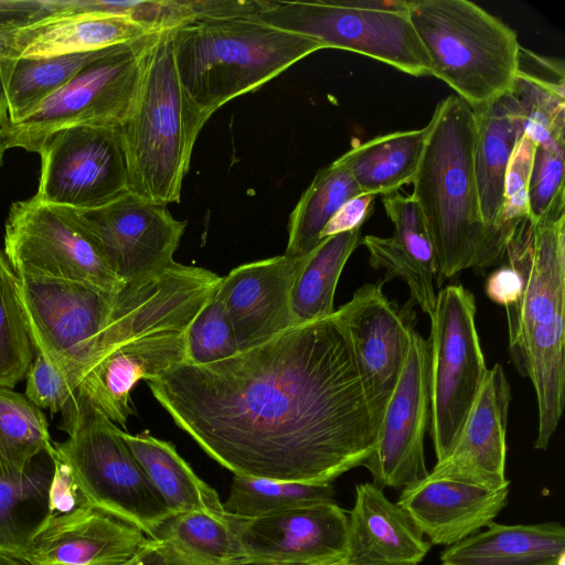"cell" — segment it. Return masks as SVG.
Masks as SVG:
<instances>
[{
	"label": "cell",
	"mask_w": 565,
	"mask_h": 565,
	"mask_svg": "<svg viewBox=\"0 0 565 565\" xmlns=\"http://www.w3.org/2000/svg\"><path fill=\"white\" fill-rule=\"evenodd\" d=\"M147 536L138 527L86 502L71 512L44 515L33 530L28 565H120Z\"/></svg>",
	"instance_id": "20"
},
{
	"label": "cell",
	"mask_w": 565,
	"mask_h": 565,
	"mask_svg": "<svg viewBox=\"0 0 565 565\" xmlns=\"http://www.w3.org/2000/svg\"><path fill=\"white\" fill-rule=\"evenodd\" d=\"M523 288L519 271L509 264L493 270L486 280V294L497 305L508 307L518 301Z\"/></svg>",
	"instance_id": "46"
},
{
	"label": "cell",
	"mask_w": 565,
	"mask_h": 565,
	"mask_svg": "<svg viewBox=\"0 0 565 565\" xmlns=\"http://www.w3.org/2000/svg\"><path fill=\"white\" fill-rule=\"evenodd\" d=\"M430 422L429 347L413 330L406 360L382 416L376 445L363 463L380 489L425 479V435Z\"/></svg>",
	"instance_id": "14"
},
{
	"label": "cell",
	"mask_w": 565,
	"mask_h": 565,
	"mask_svg": "<svg viewBox=\"0 0 565 565\" xmlns=\"http://www.w3.org/2000/svg\"><path fill=\"white\" fill-rule=\"evenodd\" d=\"M525 116L524 132L536 143L565 138V68L561 58L520 46L509 90Z\"/></svg>",
	"instance_id": "30"
},
{
	"label": "cell",
	"mask_w": 565,
	"mask_h": 565,
	"mask_svg": "<svg viewBox=\"0 0 565 565\" xmlns=\"http://www.w3.org/2000/svg\"><path fill=\"white\" fill-rule=\"evenodd\" d=\"M6 150H7V146H6L4 141H3V139L0 138V164L2 162V158H3V154H4Z\"/></svg>",
	"instance_id": "50"
},
{
	"label": "cell",
	"mask_w": 565,
	"mask_h": 565,
	"mask_svg": "<svg viewBox=\"0 0 565 565\" xmlns=\"http://www.w3.org/2000/svg\"><path fill=\"white\" fill-rule=\"evenodd\" d=\"M339 309L364 395L379 428L406 360L413 323L408 315L384 295L382 287L374 284L358 288Z\"/></svg>",
	"instance_id": "17"
},
{
	"label": "cell",
	"mask_w": 565,
	"mask_h": 565,
	"mask_svg": "<svg viewBox=\"0 0 565 565\" xmlns=\"http://www.w3.org/2000/svg\"><path fill=\"white\" fill-rule=\"evenodd\" d=\"M285 254L233 268L218 284L238 351L296 326L291 291L303 264Z\"/></svg>",
	"instance_id": "21"
},
{
	"label": "cell",
	"mask_w": 565,
	"mask_h": 565,
	"mask_svg": "<svg viewBox=\"0 0 565 565\" xmlns=\"http://www.w3.org/2000/svg\"><path fill=\"white\" fill-rule=\"evenodd\" d=\"M382 203L394 225V233L390 237H362L370 265L374 269H384L386 280L403 279L414 301L430 316L437 296L434 286L437 262L424 214L412 195L395 192L383 195Z\"/></svg>",
	"instance_id": "26"
},
{
	"label": "cell",
	"mask_w": 565,
	"mask_h": 565,
	"mask_svg": "<svg viewBox=\"0 0 565 565\" xmlns=\"http://www.w3.org/2000/svg\"><path fill=\"white\" fill-rule=\"evenodd\" d=\"M375 199L374 194H360L347 201L327 223L320 234V241L361 228L373 213Z\"/></svg>",
	"instance_id": "45"
},
{
	"label": "cell",
	"mask_w": 565,
	"mask_h": 565,
	"mask_svg": "<svg viewBox=\"0 0 565 565\" xmlns=\"http://www.w3.org/2000/svg\"><path fill=\"white\" fill-rule=\"evenodd\" d=\"M237 352L234 330L216 288L188 328L185 362L203 365L227 359Z\"/></svg>",
	"instance_id": "39"
},
{
	"label": "cell",
	"mask_w": 565,
	"mask_h": 565,
	"mask_svg": "<svg viewBox=\"0 0 565 565\" xmlns=\"http://www.w3.org/2000/svg\"><path fill=\"white\" fill-rule=\"evenodd\" d=\"M54 12L6 31L0 57L43 58L104 51L152 34L130 19L105 12L70 9L53 0Z\"/></svg>",
	"instance_id": "23"
},
{
	"label": "cell",
	"mask_w": 565,
	"mask_h": 565,
	"mask_svg": "<svg viewBox=\"0 0 565 565\" xmlns=\"http://www.w3.org/2000/svg\"><path fill=\"white\" fill-rule=\"evenodd\" d=\"M75 212L125 284L170 266L186 227L167 205L130 191L103 206Z\"/></svg>",
	"instance_id": "15"
},
{
	"label": "cell",
	"mask_w": 565,
	"mask_h": 565,
	"mask_svg": "<svg viewBox=\"0 0 565 565\" xmlns=\"http://www.w3.org/2000/svg\"><path fill=\"white\" fill-rule=\"evenodd\" d=\"M275 28L377 60L412 76H430L428 55L406 0H265L256 15Z\"/></svg>",
	"instance_id": "8"
},
{
	"label": "cell",
	"mask_w": 565,
	"mask_h": 565,
	"mask_svg": "<svg viewBox=\"0 0 565 565\" xmlns=\"http://www.w3.org/2000/svg\"><path fill=\"white\" fill-rule=\"evenodd\" d=\"M190 323L152 328L107 351L84 371L77 391L114 424L125 427L134 414L130 393L137 382L186 361Z\"/></svg>",
	"instance_id": "18"
},
{
	"label": "cell",
	"mask_w": 565,
	"mask_h": 565,
	"mask_svg": "<svg viewBox=\"0 0 565 565\" xmlns=\"http://www.w3.org/2000/svg\"><path fill=\"white\" fill-rule=\"evenodd\" d=\"M53 469L46 454L25 473L0 458V555L24 562L28 541L46 513Z\"/></svg>",
	"instance_id": "31"
},
{
	"label": "cell",
	"mask_w": 565,
	"mask_h": 565,
	"mask_svg": "<svg viewBox=\"0 0 565 565\" xmlns=\"http://www.w3.org/2000/svg\"><path fill=\"white\" fill-rule=\"evenodd\" d=\"M476 119L473 169L486 242L479 271L498 265L511 238L503 224L504 180L525 116L508 92L473 111Z\"/></svg>",
	"instance_id": "22"
},
{
	"label": "cell",
	"mask_w": 565,
	"mask_h": 565,
	"mask_svg": "<svg viewBox=\"0 0 565 565\" xmlns=\"http://www.w3.org/2000/svg\"><path fill=\"white\" fill-rule=\"evenodd\" d=\"M61 413L68 437L54 443L55 451L85 500L153 539L171 513L120 429L77 390Z\"/></svg>",
	"instance_id": "7"
},
{
	"label": "cell",
	"mask_w": 565,
	"mask_h": 565,
	"mask_svg": "<svg viewBox=\"0 0 565 565\" xmlns=\"http://www.w3.org/2000/svg\"><path fill=\"white\" fill-rule=\"evenodd\" d=\"M3 253L20 278L75 281L108 292L125 285L74 209L35 196L11 205Z\"/></svg>",
	"instance_id": "11"
},
{
	"label": "cell",
	"mask_w": 565,
	"mask_h": 565,
	"mask_svg": "<svg viewBox=\"0 0 565 565\" xmlns=\"http://www.w3.org/2000/svg\"><path fill=\"white\" fill-rule=\"evenodd\" d=\"M18 279L36 353L78 385L97 354L117 291L75 281Z\"/></svg>",
	"instance_id": "12"
},
{
	"label": "cell",
	"mask_w": 565,
	"mask_h": 565,
	"mask_svg": "<svg viewBox=\"0 0 565 565\" xmlns=\"http://www.w3.org/2000/svg\"><path fill=\"white\" fill-rule=\"evenodd\" d=\"M179 428L233 475L331 483L376 445L340 309L209 364L147 380Z\"/></svg>",
	"instance_id": "1"
},
{
	"label": "cell",
	"mask_w": 565,
	"mask_h": 565,
	"mask_svg": "<svg viewBox=\"0 0 565 565\" xmlns=\"http://www.w3.org/2000/svg\"><path fill=\"white\" fill-rule=\"evenodd\" d=\"M228 520L237 565H322L339 563L344 554L348 512L334 501L258 518L228 514Z\"/></svg>",
	"instance_id": "16"
},
{
	"label": "cell",
	"mask_w": 565,
	"mask_h": 565,
	"mask_svg": "<svg viewBox=\"0 0 565 565\" xmlns=\"http://www.w3.org/2000/svg\"><path fill=\"white\" fill-rule=\"evenodd\" d=\"M52 460L54 469L49 487L46 515L67 513L87 502L77 487L71 468L56 451Z\"/></svg>",
	"instance_id": "44"
},
{
	"label": "cell",
	"mask_w": 565,
	"mask_h": 565,
	"mask_svg": "<svg viewBox=\"0 0 565 565\" xmlns=\"http://www.w3.org/2000/svg\"><path fill=\"white\" fill-rule=\"evenodd\" d=\"M536 143L523 131L510 157L504 180L503 224L512 236L529 216L527 191Z\"/></svg>",
	"instance_id": "42"
},
{
	"label": "cell",
	"mask_w": 565,
	"mask_h": 565,
	"mask_svg": "<svg viewBox=\"0 0 565 565\" xmlns=\"http://www.w3.org/2000/svg\"><path fill=\"white\" fill-rule=\"evenodd\" d=\"M107 50L43 58L0 57L10 124L23 118Z\"/></svg>",
	"instance_id": "35"
},
{
	"label": "cell",
	"mask_w": 565,
	"mask_h": 565,
	"mask_svg": "<svg viewBox=\"0 0 565 565\" xmlns=\"http://www.w3.org/2000/svg\"><path fill=\"white\" fill-rule=\"evenodd\" d=\"M181 86L207 121L230 100L326 49L318 40L291 33L254 17L210 18L171 30Z\"/></svg>",
	"instance_id": "3"
},
{
	"label": "cell",
	"mask_w": 565,
	"mask_h": 565,
	"mask_svg": "<svg viewBox=\"0 0 565 565\" xmlns=\"http://www.w3.org/2000/svg\"><path fill=\"white\" fill-rule=\"evenodd\" d=\"M409 21L430 63L477 111L511 89L521 44L514 30L467 0L408 1Z\"/></svg>",
	"instance_id": "6"
},
{
	"label": "cell",
	"mask_w": 565,
	"mask_h": 565,
	"mask_svg": "<svg viewBox=\"0 0 565 565\" xmlns=\"http://www.w3.org/2000/svg\"><path fill=\"white\" fill-rule=\"evenodd\" d=\"M77 390L75 380L68 377L41 354L36 353L26 373L24 395L39 408L51 414L61 412Z\"/></svg>",
	"instance_id": "43"
},
{
	"label": "cell",
	"mask_w": 565,
	"mask_h": 565,
	"mask_svg": "<svg viewBox=\"0 0 565 565\" xmlns=\"http://www.w3.org/2000/svg\"><path fill=\"white\" fill-rule=\"evenodd\" d=\"M322 565H340L339 563H332V564H322Z\"/></svg>",
	"instance_id": "51"
},
{
	"label": "cell",
	"mask_w": 565,
	"mask_h": 565,
	"mask_svg": "<svg viewBox=\"0 0 565 565\" xmlns=\"http://www.w3.org/2000/svg\"><path fill=\"white\" fill-rule=\"evenodd\" d=\"M0 565H28V564H25L24 562H22L20 559H17V558L0 555Z\"/></svg>",
	"instance_id": "49"
},
{
	"label": "cell",
	"mask_w": 565,
	"mask_h": 565,
	"mask_svg": "<svg viewBox=\"0 0 565 565\" xmlns=\"http://www.w3.org/2000/svg\"><path fill=\"white\" fill-rule=\"evenodd\" d=\"M413 194L434 245L438 287L465 269L479 271L486 242L473 169L475 113L457 95L440 100Z\"/></svg>",
	"instance_id": "4"
},
{
	"label": "cell",
	"mask_w": 565,
	"mask_h": 565,
	"mask_svg": "<svg viewBox=\"0 0 565 565\" xmlns=\"http://www.w3.org/2000/svg\"><path fill=\"white\" fill-rule=\"evenodd\" d=\"M564 151L565 138L536 145L527 191L532 222L565 213Z\"/></svg>",
	"instance_id": "40"
},
{
	"label": "cell",
	"mask_w": 565,
	"mask_h": 565,
	"mask_svg": "<svg viewBox=\"0 0 565 565\" xmlns=\"http://www.w3.org/2000/svg\"><path fill=\"white\" fill-rule=\"evenodd\" d=\"M36 152L41 174L34 196L43 203L92 210L129 191L119 128H65L46 137Z\"/></svg>",
	"instance_id": "13"
},
{
	"label": "cell",
	"mask_w": 565,
	"mask_h": 565,
	"mask_svg": "<svg viewBox=\"0 0 565 565\" xmlns=\"http://www.w3.org/2000/svg\"><path fill=\"white\" fill-rule=\"evenodd\" d=\"M17 25H20V24H15L10 21L0 19V41L6 31H8L9 29H12ZM9 124H10V119H9V114H8V105H7L2 77H1V73H0V138L3 139V135L7 131Z\"/></svg>",
	"instance_id": "48"
},
{
	"label": "cell",
	"mask_w": 565,
	"mask_h": 565,
	"mask_svg": "<svg viewBox=\"0 0 565 565\" xmlns=\"http://www.w3.org/2000/svg\"><path fill=\"white\" fill-rule=\"evenodd\" d=\"M428 132L429 124L377 136L351 147L334 161L351 173L363 194H392L413 183Z\"/></svg>",
	"instance_id": "28"
},
{
	"label": "cell",
	"mask_w": 565,
	"mask_h": 565,
	"mask_svg": "<svg viewBox=\"0 0 565 565\" xmlns=\"http://www.w3.org/2000/svg\"><path fill=\"white\" fill-rule=\"evenodd\" d=\"M120 565H173L158 543L147 537L138 551Z\"/></svg>",
	"instance_id": "47"
},
{
	"label": "cell",
	"mask_w": 565,
	"mask_h": 565,
	"mask_svg": "<svg viewBox=\"0 0 565 565\" xmlns=\"http://www.w3.org/2000/svg\"><path fill=\"white\" fill-rule=\"evenodd\" d=\"M156 33L108 49L3 135L7 149L36 152L50 135L70 127L120 128L136 99L146 52Z\"/></svg>",
	"instance_id": "9"
},
{
	"label": "cell",
	"mask_w": 565,
	"mask_h": 565,
	"mask_svg": "<svg viewBox=\"0 0 565 565\" xmlns=\"http://www.w3.org/2000/svg\"><path fill=\"white\" fill-rule=\"evenodd\" d=\"M152 540L173 565H237L236 540L226 512L170 514Z\"/></svg>",
	"instance_id": "32"
},
{
	"label": "cell",
	"mask_w": 565,
	"mask_h": 565,
	"mask_svg": "<svg viewBox=\"0 0 565 565\" xmlns=\"http://www.w3.org/2000/svg\"><path fill=\"white\" fill-rule=\"evenodd\" d=\"M35 355L18 276L0 252V385L12 388L25 377Z\"/></svg>",
	"instance_id": "38"
},
{
	"label": "cell",
	"mask_w": 565,
	"mask_h": 565,
	"mask_svg": "<svg viewBox=\"0 0 565 565\" xmlns=\"http://www.w3.org/2000/svg\"><path fill=\"white\" fill-rule=\"evenodd\" d=\"M120 436L171 514L191 511L225 513L217 492L193 471L173 444L148 430L131 435L120 429Z\"/></svg>",
	"instance_id": "29"
},
{
	"label": "cell",
	"mask_w": 565,
	"mask_h": 565,
	"mask_svg": "<svg viewBox=\"0 0 565 565\" xmlns=\"http://www.w3.org/2000/svg\"><path fill=\"white\" fill-rule=\"evenodd\" d=\"M331 483L309 484L234 475L226 513L241 518H258L333 500Z\"/></svg>",
	"instance_id": "37"
},
{
	"label": "cell",
	"mask_w": 565,
	"mask_h": 565,
	"mask_svg": "<svg viewBox=\"0 0 565 565\" xmlns=\"http://www.w3.org/2000/svg\"><path fill=\"white\" fill-rule=\"evenodd\" d=\"M509 487H482L426 477L396 502L430 544L454 545L488 526L507 505Z\"/></svg>",
	"instance_id": "24"
},
{
	"label": "cell",
	"mask_w": 565,
	"mask_h": 565,
	"mask_svg": "<svg viewBox=\"0 0 565 565\" xmlns=\"http://www.w3.org/2000/svg\"><path fill=\"white\" fill-rule=\"evenodd\" d=\"M361 228L326 237L305 256L291 291L295 323L331 316L341 273L361 244Z\"/></svg>",
	"instance_id": "33"
},
{
	"label": "cell",
	"mask_w": 565,
	"mask_h": 565,
	"mask_svg": "<svg viewBox=\"0 0 565 565\" xmlns=\"http://www.w3.org/2000/svg\"><path fill=\"white\" fill-rule=\"evenodd\" d=\"M360 194L363 193L343 166L333 161L320 169L289 216L285 255L300 258L309 254L320 243L322 230L337 211Z\"/></svg>",
	"instance_id": "34"
},
{
	"label": "cell",
	"mask_w": 565,
	"mask_h": 565,
	"mask_svg": "<svg viewBox=\"0 0 565 565\" xmlns=\"http://www.w3.org/2000/svg\"><path fill=\"white\" fill-rule=\"evenodd\" d=\"M511 388L502 366L488 369L449 452L428 473L489 490L507 488V424Z\"/></svg>",
	"instance_id": "19"
},
{
	"label": "cell",
	"mask_w": 565,
	"mask_h": 565,
	"mask_svg": "<svg viewBox=\"0 0 565 565\" xmlns=\"http://www.w3.org/2000/svg\"><path fill=\"white\" fill-rule=\"evenodd\" d=\"M44 454L52 458L55 447L41 408L0 385V458L17 473H25Z\"/></svg>",
	"instance_id": "36"
},
{
	"label": "cell",
	"mask_w": 565,
	"mask_h": 565,
	"mask_svg": "<svg viewBox=\"0 0 565 565\" xmlns=\"http://www.w3.org/2000/svg\"><path fill=\"white\" fill-rule=\"evenodd\" d=\"M486 527L445 548L441 565H564L565 529L557 521Z\"/></svg>",
	"instance_id": "27"
},
{
	"label": "cell",
	"mask_w": 565,
	"mask_h": 565,
	"mask_svg": "<svg viewBox=\"0 0 565 565\" xmlns=\"http://www.w3.org/2000/svg\"><path fill=\"white\" fill-rule=\"evenodd\" d=\"M522 277L516 302L504 307L509 352L537 403L534 447L547 449L565 405V214L522 220L505 249Z\"/></svg>",
	"instance_id": "2"
},
{
	"label": "cell",
	"mask_w": 565,
	"mask_h": 565,
	"mask_svg": "<svg viewBox=\"0 0 565 565\" xmlns=\"http://www.w3.org/2000/svg\"><path fill=\"white\" fill-rule=\"evenodd\" d=\"M87 9L124 15L151 33L171 31L196 20L192 0H88Z\"/></svg>",
	"instance_id": "41"
},
{
	"label": "cell",
	"mask_w": 565,
	"mask_h": 565,
	"mask_svg": "<svg viewBox=\"0 0 565 565\" xmlns=\"http://www.w3.org/2000/svg\"><path fill=\"white\" fill-rule=\"evenodd\" d=\"M430 546L409 515L382 489L370 482L355 487L340 565H418Z\"/></svg>",
	"instance_id": "25"
},
{
	"label": "cell",
	"mask_w": 565,
	"mask_h": 565,
	"mask_svg": "<svg viewBox=\"0 0 565 565\" xmlns=\"http://www.w3.org/2000/svg\"><path fill=\"white\" fill-rule=\"evenodd\" d=\"M206 124L178 77L171 31L154 34L139 89L120 126L129 191L154 203H179L193 147Z\"/></svg>",
	"instance_id": "5"
},
{
	"label": "cell",
	"mask_w": 565,
	"mask_h": 565,
	"mask_svg": "<svg viewBox=\"0 0 565 565\" xmlns=\"http://www.w3.org/2000/svg\"><path fill=\"white\" fill-rule=\"evenodd\" d=\"M476 313L472 292L458 284L439 290L429 316V434L437 461L452 448L488 371Z\"/></svg>",
	"instance_id": "10"
}]
</instances>
